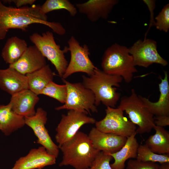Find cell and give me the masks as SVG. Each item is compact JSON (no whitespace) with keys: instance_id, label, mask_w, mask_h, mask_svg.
Instances as JSON below:
<instances>
[{"instance_id":"6da1fadb","label":"cell","mask_w":169,"mask_h":169,"mask_svg":"<svg viewBox=\"0 0 169 169\" xmlns=\"http://www.w3.org/2000/svg\"><path fill=\"white\" fill-rule=\"evenodd\" d=\"M40 6L33 4L14 8L5 5L0 0V40L5 38L9 29H17L25 31L33 24L45 25L57 34H65V30L61 23L48 21L46 14L41 12Z\"/></svg>"},{"instance_id":"7a4b0ae2","label":"cell","mask_w":169,"mask_h":169,"mask_svg":"<svg viewBox=\"0 0 169 169\" xmlns=\"http://www.w3.org/2000/svg\"><path fill=\"white\" fill-rule=\"evenodd\" d=\"M59 148L63 153L59 166L69 165L75 169L90 167L100 151L94 147L88 135L79 131Z\"/></svg>"},{"instance_id":"3957f363","label":"cell","mask_w":169,"mask_h":169,"mask_svg":"<svg viewBox=\"0 0 169 169\" xmlns=\"http://www.w3.org/2000/svg\"><path fill=\"white\" fill-rule=\"evenodd\" d=\"M82 78L83 85L94 93L96 106L102 103L106 107L115 108L120 94L114 87H120L121 77L108 74L96 67L91 75H83Z\"/></svg>"},{"instance_id":"277c9868","label":"cell","mask_w":169,"mask_h":169,"mask_svg":"<svg viewBox=\"0 0 169 169\" xmlns=\"http://www.w3.org/2000/svg\"><path fill=\"white\" fill-rule=\"evenodd\" d=\"M101 66L105 73L121 77L127 83L131 82L134 74L137 71L128 48L116 43L104 52Z\"/></svg>"},{"instance_id":"5b68a950","label":"cell","mask_w":169,"mask_h":169,"mask_svg":"<svg viewBox=\"0 0 169 169\" xmlns=\"http://www.w3.org/2000/svg\"><path fill=\"white\" fill-rule=\"evenodd\" d=\"M117 108L125 111L130 120L138 126L137 134L149 133L156 125L154 115L145 106L134 89L131 90L129 96L120 98Z\"/></svg>"},{"instance_id":"8992f818","label":"cell","mask_w":169,"mask_h":169,"mask_svg":"<svg viewBox=\"0 0 169 169\" xmlns=\"http://www.w3.org/2000/svg\"><path fill=\"white\" fill-rule=\"evenodd\" d=\"M29 38L43 56L54 65L59 76L62 78L68 64L64 55L68 51V47L61 50L60 46L56 43L53 33L49 31L41 34L34 33Z\"/></svg>"},{"instance_id":"52a82bcc","label":"cell","mask_w":169,"mask_h":169,"mask_svg":"<svg viewBox=\"0 0 169 169\" xmlns=\"http://www.w3.org/2000/svg\"><path fill=\"white\" fill-rule=\"evenodd\" d=\"M67 87V96L65 102L55 110H74L90 115V112H97L95 105V98L93 92L85 88L82 83H71L62 78Z\"/></svg>"},{"instance_id":"ba28073f","label":"cell","mask_w":169,"mask_h":169,"mask_svg":"<svg viewBox=\"0 0 169 169\" xmlns=\"http://www.w3.org/2000/svg\"><path fill=\"white\" fill-rule=\"evenodd\" d=\"M105 111L104 118L95 123V127L100 131L127 138L136 132V125L124 116L120 109L107 107Z\"/></svg>"},{"instance_id":"9c48e42d","label":"cell","mask_w":169,"mask_h":169,"mask_svg":"<svg viewBox=\"0 0 169 169\" xmlns=\"http://www.w3.org/2000/svg\"><path fill=\"white\" fill-rule=\"evenodd\" d=\"M87 115L80 111L69 110L66 114L61 115L55 129V139L59 148L72 138L83 125L95 123V119Z\"/></svg>"},{"instance_id":"30bf717a","label":"cell","mask_w":169,"mask_h":169,"mask_svg":"<svg viewBox=\"0 0 169 169\" xmlns=\"http://www.w3.org/2000/svg\"><path fill=\"white\" fill-rule=\"evenodd\" d=\"M68 44V50L70 53V60L62 78L65 79L77 72L84 73L89 76L91 75L96 67L89 58L90 53L87 45L81 46L73 36L69 39Z\"/></svg>"},{"instance_id":"8fae6325","label":"cell","mask_w":169,"mask_h":169,"mask_svg":"<svg viewBox=\"0 0 169 169\" xmlns=\"http://www.w3.org/2000/svg\"><path fill=\"white\" fill-rule=\"evenodd\" d=\"M128 50L136 66L147 68L155 63L163 66L168 64L167 61L158 53L157 43L152 39H138L128 48Z\"/></svg>"},{"instance_id":"7c38bea8","label":"cell","mask_w":169,"mask_h":169,"mask_svg":"<svg viewBox=\"0 0 169 169\" xmlns=\"http://www.w3.org/2000/svg\"><path fill=\"white\" fill-rule=\"evenodd\" d=\"M24 118L25 125L32 130L37 138L36 142L57 158L59 148L53 141L45 126L48 120L47 112L42 108L39 107L34 115Z\"/></svg>"},{"instance_id":"4fadbf2b","label":"cell","mask_w":169,"mask_h":169,"mask_svg":"<svg viewBox=\"0 0 169 169\" xmlns=\"http://www.w3.org/2000/svg\"><path fill=\"white\" fill-rule=\"evenodd\" d=\"M56 158L41 146L31 149L26 155L19 158L11 169H42L55 164Z\"/></svg>"},{"instance_id":"5bb4252c","label":"cell","mask_w":169,"mask_h":169,"mask_svg":"<svg viewBox=\"0 0 169 169\" xmlns=\"http://www.w3.org/2000/svg\"><path fill=\"white\" fill-rule=\"evenodd\" d=\"M88 136L96 149L108 154L119 150L127 139L125 137L101 132L95 127L91 129Z\"/></svg>"},{"instance_id":"9a60e30c","label":"cell","mask_w":169,"mask_h":169,"mask_svg":"<svg viewBox=\"0 0 169 169\" xmlns=\"http://www.w3.org/2000/svg\"><path fill=\"white\" fill-rule=\"evenodd\" d=\"M118 2L117 0H89L76 4L75 7L80 13L85 15L90 21L95 22L100 19H107Z\"/></svg>"},{"instance_id":"2e32d148","label":"cell","mask_w":169,"mask_h":169,"mask_svg":"<svg viewBox=\"0 0 169 169\" xmlns=\"http://www.w3.org/2000/svg\"><path fill=\"white\" fill-rule=\"evenodd\" d=\"M47 64L45 58L34 45L28 46L19 59L9 67L24 75L37 71Z\"/></svg>"},{"instance_id":"e0dca14e","label":"cell","mask_w":169,"mask_h":169,"mask_svg":"<svg viewBox=\"0 0 169 169\" xmlns=\"http://www.w3.org/2000/svg\"><path fill=\"white\" fill-rule=\"evenodd\" d=\"M39 100L38 95L27 89L12 95L9 103L17 114L24 117H29L35 114V106Z\"/></svg>"},{"instance_id":"ac0fdd59","label":"cell","mask_w":169,"mask_h":169,"mask_svg":"<svg viewBox=\"0 0 169 169\" xmlns=\"http://www.w3.org/2000/svg\"><path fill=\"white\" fill-rule=\"evenodd\" d=\"M0 88L11 95L28 89L27 77L9 67L0 69Z\"/></svg>"},{"instance_id":"d6986e66","label":"cell","mask_w":169,"mask_h":169,"mask_svg":"<svg viewBox=\"0 0 169 169\" xmlns=\"http://www.w3.org/2000/svg\"><path fill=\"white\" fill-rule=\"evenodd\" d=\"M161 79L159 84L160 94L157 101L152 102L148 99L139 96L145 106L153 115L169 116V84L166 71L164 72V78Z\"/></svg>"},{"instance_id":"ffe728a7","label":"cell","mask_w":169,"mask_h":169,"mask_svg":"<svg viewBox=\"0 0 169 169\" xmlns=\"http://www.w3.org/2000/svg\"><path fill=\"white\" fill-rule=\"evenodd\" d=\"M25 125L24 117L15 113L10 105L0 104V125L1 131L6 136L23 127Z\"/></svg>"},{"instance_id":"44dd1931","label":"cell","mask_w":169,"mask_h":169,"mask_svg":"<svg viewBox=\"0 0 169 169\" xmlns=\"http://www.w3.org/2000/svg\"><path fill=\"white\" fill-rule=\"evenodd\" d=\"M137 134L135 133L127 138L124 145L118 151L108 154L114 160V162L110 164L112 169H124L125 162L129 159H136L139 146L136 137Z\"/></svg>"},{"instance_id":"7402d4cb","label":"cell","mask_w":169,"mask_h":169,"mask_svg":"<svg viewBox=\"0 0 169 169\" xmlns=\"http://www.w3.org/2000/svg\"><path fill=\"white\" fill-rule=\"evenodd\" d=\"M55 75L47 64L37 71L26 74L28 89L38 95H40L42 90L53 81Z\"/></svg>"},{"instance_id":"603a6c76","label":"cell","mask_w":169,"mask_h":169,"mask_svg":"<svg viewBox=\"0 0 169 169\" xmlns=\"http://www.w3.org/2000/svg\"><path fill=\"white\" fill-rule=\"evenodd\" d=\"M25 40L17 36H13L7 40L1 55L5 62L9 65L17 61L28 48Z\"/></svg>"},{"instance_id":"cb8c5ba5","label":"cell","mask_w":169,"mask_h":169,"mask_svg":"<svg viewBox=\"0 0 169 169\" xmlns=\"http://www.w3.org/2000/svg\"><path fill=\"white\" fill-rule=\"evenodd\" d=\"M155 133L150 136L145 144L152 152L159 154H169V133L163 127L155 125Z\"/></svg>"},{"instance_id":"d4e9b609","label":"cell","mask_w":169,"mask_h":169,"mask_svg":"<svg viewBox=\"0 0 169 169\" xmlns=\"http://www.w3.org/2000/svg\"><path fill=\"white\" fill-rule=\"evenodd\" d=\"M60 9L67 11L72 17L75 16L77 12L76 7L68 0H47L40 6L41 12L45 14Z\"/></svg>"},{"instance_id":"484cf974","label":"cell","mask_w":169,"mask_h":169,"mask_svg":"<svg viewBox=\"0 0 169 169\" xmlns=\"http://www.w3.org/2000/svg\"><path fill=\"white\" fill-rule=\"evenodd\" d=\"M136 159L143 162H159L161 164L169 163V154H159L150 150L146 144L139 145Z\"/></svg>"},{"instance_id":"4316f807","label":"cell","mask_w":169,"mask_h":169,"mask_svg":"<svg viewBox=\"0 0 169 169\" xmlns=\"http://www.w3.org/2000/svg\"><path fill=\"white\" fill-rule=\"evenodd\" d=\"M67 93V87L65 84L59 85L53 81L42 90L40 95L52 98L64 104L66 101Z\"/></svg>"},{"instance_id":"83f0119b","label":"cell","mask_w":169,"mask_h":169,"mask_svg":"<svg viewBox=\"0 0 169 169\" xmlns=\"http://www.w3.org/2000/svg\"><path fill=\"white\" fill-rule=\"evenodd\" d=\"M154 19V26L161 31L167 33L169 30V4L165 5Z\"/></svg>"},{"instance_id":"f1b7e54d","label":"cell","mask_w":169,"mask_h":169,"mask_svg":"<svg viewBox=\"0 0 169 169\" xmlns=\"http://www.w3.org/2000/svg\"><path fill=\"white\" fill-rule=\"evenodd\" d=\"M112 158L109 154L100 151L91 166L86 169H112L110 162Z\"/></svg>"},{"instance_id":"f546056e","label":"cell","mask_w":169,"mask_h":169,"mask_svg":"<svg viewBox=\"0 0 169 169\" xmlns=\"http://www.w3.org/2000/svg\"><path fill=\"white\" fill-rule=\"evenodd\" d=\"M126 169H161V167L156 163L130 159L127 163Z\"/></svg>"},{"instance_id":"4dcf8cb0","label":"cell","mask_w":169,"mask_h":169,"mask_svg":"<svg viewBox=\"0 0 169 169\" xmlns=\"http://www.w3.org/2000/svg\"><path fill=\"white\" fill-rule=\"evenodd\" d=\"M143 1L146 4L150 13V19L149 27L146 33L144 38H146V36L150 28L152 26H154L155 21L154 18V10L156 7V1L154 0H143Z\"/></svg>"},{"instance_id":"1f68e13d","label":"cell","mask_w":169,"mask_h":169,"mask_svg":"<svg viewBox=\"0 0 169 169\" xmlns=\"http://www.w3.org/2000/svg\"><path fill=\"white\" fill-rule=\"evenodd\" d=\"M2 1L3 3H13L17 8H20L26 5H33L36 2L35 0H4Z\"/></svg>"},{"instance_id":"d6a6232c","label":"cell","mask_w":169,"mask_h":169,"mask_svg":"<svg viewBox=\"0 0 169 169\" xmlns=\"http://www.w3.org/2000/svg\"><path fill=\"white\" fill-rule=\"evenodd\" d=\"M154 118L156 126L163 127L169 125V116H156Z\"/></svg>"},{"instance_id":"836d02e7","label":"cell","mask_w":169,"mask_h":169,"mask_svg":"<svg viewBox=\"0 0 169 169\" xmlns=\"http://www.w3.org/2000/svg\"><path fill=\"white\" fill-rule=\"evenodd\" d=\"M160 167L161 169H169V163L161 164Z\"/></svg>"},{"instance_id":"e575fe53","label":"cell","mask_w":169,"mask_h":169,"mask_svg":"<svg viewBox=\"0 0 169 169\" xmlns=\"http://www.w3.org/2000/svg\"><path fill=\"white\" fill-rule=\"evenodd\" d=\"M1 126H0V130H1Z\"/></svg>"}]
</instances>
